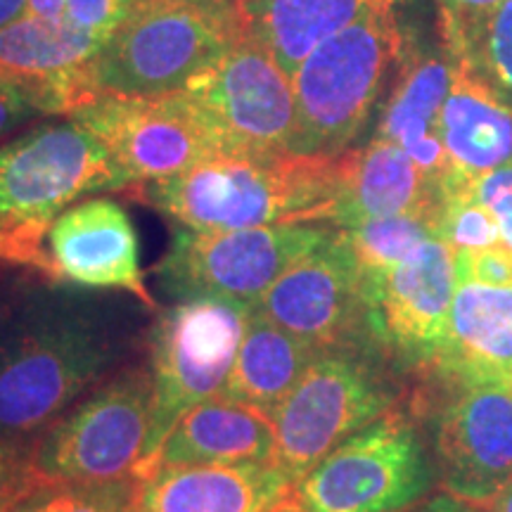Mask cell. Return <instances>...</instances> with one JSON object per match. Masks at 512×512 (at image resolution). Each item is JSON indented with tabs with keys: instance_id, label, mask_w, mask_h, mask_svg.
<instances>
[{
	"instance_id": "1",
	"label": "cell",
	"mask_w": 512,
	"mask_h": 512,
	"mask_svg": "<svg viewBox=\"0 0 512 512\" xmlns=\"http://www.w3.org/2000/svg\"><path fill=\"white\" fill-rule=\"evenodd\" d=\"M136 339L124 313L81 294H43L0 318V439L36 446L128 366Z\"/></svg>"
},
{
	"instance_id": "2",
	"label": "cell",
	"mask_w": 512,
	"mask_h": 512,
	"mask_svg": "<svg viewBox=\"0 0 512 512\" xmlns=\"http://www.w3.org/2000/svg\"><path fill=\"white\" fill-rule=\"evenodd\" d=\"M344 152L302 155H214L183 174L138 185L150 202L190 230H245L278 223L330 221Z\"/></svg>"
},
{
	"instance_id": "3",
	"label": "cell",
	"mask_w": 512,
	"mask_h": 512,
	"mask_svg": "<svg viewBox=\"0 0 512 512\" xmlns=\"http://www.w3.org/2000/svg\"><path fill=\"white\" fill-rule=\"evenodd\" d=\"M245 36L235 0H147L88 64L93 98L181 93Z\"/></svg>"
},
{
	"instance_id": "4",
	"label": "cell",
	"mask_w": 512,
	"mask_h": 512,
	"mask_svg": "<svg viewBox=\"0 0 512 512\" xmlns=\"http://www.w3.org/2000/svg\"><path fill=\"white\" fill-rule=\"evenodd\" d=\"M98 190H117L110 155L72 117L0 147V261L55 283L48 230L69 204Z\"/></svg>"
},
{
	"instance_id": "5",
	"label": "cell",
	"mask_w": 512,
	"mask_h": 512,
	"mask_svg": "<svg viewBox=\"0 0 512 512\" xmlns=\"http://www.w3.org/2000/svg\"><path fill=\"white\" fill-rule=\"evenodd\" d=\"M403 55L396 0H380L320 43L292 76L297 105L292 155H342L368 124Z\"/></svg>"
},
{
	"instance_id": "6",
	"label": "cell",
	"mask_w": 512,
	"mask_h": 512,
	"mask_svg": "<svg viewBox=\"0 0 512 512\" xmlns=\"http://www.w3.org/2000/svg\"><path fill=\"white\" fill-rule=\"evenodd\" d=\"M396 387L354 344L325 349L273 411L275 465L297 486L330 451L389 413Z\"/></svg>"
},
{
	"instance_id": "7",
	"label": "cell",
	"mask_w": 512,
	"mask_h": 512,
	"mask_svg": "<svg viewBox=\"0 0 512 512\" xmlns=\"http://www.w3.org/2000/svg\"><path fill=\"white\" fill-rule=\"evenodd\" d=\"M155 411L150 366L128 363L43 434L34 448L48 484H100L136 475Z\"/></svg>"
},
{
	"instance_id": "8",
	"label": "cell",
	"mask_w": 512,
	"mask_h": 512,
	"mask_svg": "<svg viewBox=\"0 0 512 512\" xmlns=\"http://www.w3.org/2000/svg\"><path fill=\"white\" fill-rule=\"evenodd\" d=\"M254 309L228 299H185L159 313L147 332L155 411L145 460L197 403L221 396ZM138 465V467H140Z\"/></svg>"
},
{
	"instance_id": "9",
	"label": "cell",
	"mask_w": 512,
	"mask_h": 512,
	"mask_svg": "<svg viewBox=\"0 0 512 512\" xmlns=\"http://www.w3.org/2000/svg\"><path fill=\"white\" fill-rule=\"evenodd\" d=\"M434 467L413 420L389 411L330 451L294 486L299 512H401L430 491Z\"/></svg>"
},
{
	"instance_id": "10",
	"label": "cell",
	"mask_w": 512,
	"mask_h": 512,
	"mask_svg": "<svg viewBox=\"0 0 512 512\" xmlns=\"http://www.w3.org/2000/svg\"><path fill=\"white\" fill-rule=\"evenodd\" d=\"M330 228L320 223H278L245 230L178 228L157 278L169 297L228 299L256 309L275 280L320 242Z\"/></svg>"
},
{
	"instance_id": "11",
	"label": "cell",
	"mask_w": 512,
	"mask_h": 512,
	"mask_svg": "<svg viewBox=\"0 0 512 512\" xmlns=\"http://www.w3.org/2000/svg\"><path fill=\"white\" fill-rule=\"evenodd\" d=\"M69 117L100 140L110 155L117 190L183 174L221 155V143L188 91L157 98H93Z\"/></svg>"
},
{
	"instance_id": "12",
	"label": "cell",
	"mask_w": 512,
	"mask_h": 512,
	"mask_svg": "<svg viewBox=\"0 0 512 512\" xmlns=\"http://www.w3.org/2000/svg\"><path fill=\"white\" fill-rule=\"evenodd\" d=\"M185 91L200 105L226 155H292V79L261 43L242 36Z\"/></svg>"
},
{
	"instance_id": "13",
	"label": "cell",
	"mask_w": 512,
	"mask_h": 512,
	"mask_svg": "<svg viewBox=\"0 0 512 512\" xmlns=\"http://www.w3.org/2000/svg\"><path fill=\"white\" fill-rule=\"evenodd\" d=\"M458 287L456 249L427 240L387 275L363 287L368 332L403 366L437 370Z\"/></svg>"
},
{
	"instance_id": "14",
	"label": "cell",
	"mask_w": 512,
	"mask_h": 512,
	"mask_svg": "<svg viewBox=\"0 0 512 512\" xmlns=\"http://www.w3.org/2000/svg\"><path fill=\"white\" fill-rule=\"evenodd\" d=\"M254 311L318 351L354 344L368 330L366 299L342 230L294 261Z\"/></svg>"
},
{
	"instance_id": "15",
	"label": "cell",
	"mask_w": 512,
	"mask_h": 512,
	"mask_svg": "<svg viewBox=\"0 0 512 512\" xmlns=\"http://www.w3.org/2000/svg\"><path fill=\"white\" fill-rule=\"evenodd\" d=\"M437 425L446 494L491 508L512 484V387L458 384Z\"/></svg>"
},
{
	"instance_id": "16",
	"label": "cell",
	"mask_w": 512,
	"mask_h": 512,
	"mask_svg": "<svg viewBox=\"0 0 512 512\" xmlns=\"http://www.w3.org/2000/svg\"><path fill=\"white\" fill-rule=\"evenodd\" d=\"M48 254L55 283L128 292L145 309H157L140 271L131 216L110 197H93L64 209L48 230Z\"/></svg>"
},
{
	"instance_id": "17",
	"label": "cell",
	"mask_w": 512,
	"mask_h": 512,
	"mask_svg": "<svg viewBox=\"0 0 512 512\" xmlns=\"http://www.w3.org/2000/svg\"><path fill=\"white\" fill-rule=\"evenodd\" d=\"M133 479V512H280L294 498L273 463L164 467Z\"/></svg>"
},
{
	"instance_id": "18",
	"label": "cell",
	"mask_w": 512,
	"mask_h": 512,
	"mask_svg": "<svg viewBox=\"0 0 512 512\" xmlns=\"http://www.w3.org/2000/svg\"><path fill=\"white\" fill-rule=\"evenodd\" d=\"M441 140L458 174L479 178L512 164V98L470 57H451Z\"/></svg>"
},
{
	"instance_id": "19",
	"label": "cell",
	"mask_w": 512,
	"mask_h": 512,
	"mask_svg": "<svg viewBox=\"0 0 512 512\" xmlns=\"http://www.w3.org/2000/svg\"><path fill=\"white\" fill-rule=\"evenodd\" d=\"M238 463L275 465L273 418L247 403L214 396L190 408L133 477H145L164 467Z\"/></svg>"
},
{
	"instance_id": "20",
	"label": "cell",
	"mask_w": 512,
	"mask_h": 512,
	"mask_svg": "<svg viewBox=\"0 0 512 512\" xmlns=\"http://www.w3.org/2000/svg\"><path fill=\"white\" fill-rule=\"evenodd\" d=\"M434 209H441V181L427 176L392 140L377 136L363 150L344 155L342 185L330 216L335 226Z\"/></svg>"
},
{
	"instance_id": "21",
	"label": "cell",
	"mask_w": 512,
	"mask_h": 512,
	"mask_svg": "<svg viewBox=\"0 0 512 512\" xmlns=\"http://www.w3.org/2000/svg\"><path fill=\"white\" fill-rule=\"evenodd\" d=\"M437 370L458 384L512 387V287L458 280Z\"/></svg>"
},
{
	"instance_id": "22",
	"label": "cell",
	"mask_w": 512,
	"mask_h": 512,
	"mask_svg": "<svg viewBox=\"0 0 512 512\" xmlns=\"http://www.w3.org/2000/svg\"><path fill=\"white\" fill-rule=\"evenodd\" d=\"M102 43V38L79 29L67 17L27 15L0 29V81L55 88L72 112L91 100L88 64L100 53Z\"/></svg>"
},
{
	"instance_id": "23",
	"label": "cell",
	"mask_w": 512,
	"mask_h": 512,
	"mask_svg": "<svg viewBox=\"0 0 512 512\" xmlns=\"http://www.w3.org/2000/svg\"><path fill=\"white\" fill-rule=\"evenodd\" d=\"M448 88H451V57L444 60L437 55H403L399 79L384 107L380 133H377L380 138L403 147L434 181H444L456 171L441 140V107Z\"/></svg>"
},
{
	"instance_id": "24",
	"label": "cell",
	"mask_w": 512,
	"mask_h": 512,
	"mask_svg": "<svg viewBox=\"0 0 512 512\" xmlns=\"http://www.w3.org/2000/svg\"><path fill=\"white\" fill-rule=\"evenodd\" d=\"M380 0H235L245 36L261 43L285 74H297L320 43Z\"/></svg>"
},
{
	"instance_id": "25",
	"label": "cell",
	"mask_w": 512,
	"mask_h": 512,
	"mask_svg": "<svg viewBox=\"0 0 512 512\" xmlns=\"http://www.w3.org/2000/svg\"><path fill=\"white\" fill-rule=\"evenodd\" d=\"M318 354L311 344L254 311L221 396L273 415Z\"/></svg>"
},
{
	"instance_id": "26",
	"label": "cell",
	"mask_w": 512,
	"mask_h": 512,
	"mask_svg": "<svg viewBox=\"0 0 512 512\" xmlns=\"http://www.w3.org/2000/svg\"><path fill=\"white\" fill-rule=\"evenodd\" d=\"M439 211L441 209L382 216V219H368L356 226L339 228L354 254L361 285H373L427 240L439 238Z\"/></svg>"
},
{
	"instance_id": "27",
	"label": "cell",
	"mask_w": 512,
	"mask_h": 512,
	"mask_svg": "<svg viewBox=\"0 0 512 512\" xmlns=\"http://www.w3.org/2000/svg\"><path fill=\"white\" fill-rule=\"evenodd\" d=\"M439 238L456 252H475L503 242L501 226L479 197L472 176L453 171L441 181Z\"/></svg>"
},
{
	"instance_id": "28",
	"label": "cell",
	"mask_w": 512,
	"mask_h": 512,
	"mask_svg": "<svg viewBox=\"0 0 512 512\" xmlns=\"http://www.w3.org/2000/svg\"><path fill=\"white\" fill-rule=\"evenodd\" d=\"M508 0H439L441 34L448 57L479 62L491 22Z\"/></svg>"
},
{
	"instance_id": "29",
	"label": "cell",
	"mask_w": 512,
	"mask_h": 512,
	"mask_svg": "<svg viewBox=\"0 0 512 512\" xmlns=\"http://www.w3.org/2000/svg\"><path fill=\"white\" fill-rule=\"evenodd\" d=\"M69 105L60 91L36 83L0 81V136L36 114H67Z\"/></svg>"
},
{
	"instance_id": "30",
	"label": "cell",
	"mask_w": 512,
	"mask_h": 512,
	"mask_svg": "<svg viewBox=\"0 0 512 512\" xmlns=\"http://www.w3.org/2000/svg\"><path fill=\"white\" fill-rule=\"evenodd\" d=\"M34 448L36 446L0 439V512L12 508L43 486H55L38 475Z\"/></svg>"
},
{
	"instance_id": "31",
	"label": "cell",
	"mask_w": 512,
	"mask_h": 512,
	"mask_svg": "<svg viewBox=\"0 0 512 512\" xmlns=\"http://www.w3.org/2000/svg\"><path fill=\"white\" fill-rule=\"evenodd\" d=\"M136 479L100 484H62L57 489V512H133Z\"/></svg>"
},
{
	"instance_id": "32",
	"label": "cell",
	"mask_w": 512,
	"mask_h": 512,
	"mask_svg": "<svg viewBox=\"0 0 512 512\" xmlns=\"http://www.w3.org/2000/svg\"><path fill=\"white\" fill-rule=\"evenodd\" d=\"M479 64L512 98V0L503 5L491 22Z\"/></svg>"
},
{
	"instance_id": "33",
	"label": "cell",
	"mask_w": 512,
	"mask_h": 512,
	"mask_svg": "<svg viewBox=\"0 0 512 512\" xmlns=\"http://www.w3.org/2000/svg\"><path fill=\"white\" fill-rule=\"evenodd\" d=\"M456 268L458 280L512 287V247L503 240L475 252H456Z\"/></svg>"
},
{
	"instance_id": "34",
	"label": "cell",
	"mask_w": 512,
	"mask_h": 512,
	"mask_svg": "<svg viewBox=\"0 0 512 512\" xmlns=\"http://www.w3.org/2000/svg\"><path fill=\"white\" fill-rule=\"evenodd\" d=\"M128 12L126 0H67V12L64 17L86 29L102 41H107Z\"/></svg>"
},
{
	"instance_id": "35",
	"label": "cell",
	"mask_w": 512,
	"mask_h": 512,
	"mask_svg": "<svg viewBox=\"0 0 512 512\" xmlns=\"http://www.w3.org/2000/svg\"><path fill=\"white\" fill-rule=\"evenodd\" d=\"M482 202L496 216L503 240L512 247V164L475 178Z\"/></svg>"
},
{
	"instance_id": "36",
	"label": "cell",
	"mask_w": 512,
	"mask_h": 512,
	"mask_svg": "<svg viewBox=\"0 0 512 512\" xmlns=\"http://www.w3.org/2000/svg\"><path fill=\"white\" fill-rule=\"evenodd\" d=\"M60 486H43L5 512H57V489Z\"/></svg>"
},
{
	"instance_id": "37",
	"label": "cell",
	"mask_w": 512,
	"mask_h": 512,
	"mask_svg": "<svg viewBox=\"0 0 512 512\" xmlns=\"http://www.w3.org/2000/svg\"><path fill=\"white\" fill-rule=\"evenodd\" d=\"M418 512H494V510L482 508V505L465 503V501H460V498H456V496L444 494V496L432 498V501L422 505Z\"/></svg>"
},
{
	"instance_id": "38",
	"label": "cell",
	"mask_w": 512,
	"mask_h": 512,
	"mask_svg": "<svg viewBox=\"0 0 512 512\" xmlns=\"http://www.w3.org/2000/svg\"><path fill=\"white\" fill-rule=\"evenodd\" d=\"M67 0H29V15L41 19H64Z\"/></svg>"
},
{
	"instance_id": "39",
	"label": "cell",
	"mask_w": 512,
	"mask_h": 512,
	"mask_svg": "<svg viewBox=\"0 0 512 512\" xmlns=\"http://www.w3.org/2000/svg\"><path fill=\"white\" fill-rule=\"evenodd\" d=\"M29 15V0H0V29Z\"/></svg>"
},
{
	"instance_id": "40",
	"label": "cell",
	"mask_w": 512,
	"mask_h": 512,
	"mask_svg": "<svg viewBox=\"0 0 512 512\" xmlns=\"http://www.w3.org/2000/svg\"><path fill=\"white\" fill-rule=\"evenodd\" d=\"M491 510H494V512H512V484L503 491L501 496L496 498L494 505H491Z\"/></svg>"
},
{
	"instance_id": "41",
	"label": "cell",
	"mask_w": 512,
	"mask_h": 512,
	"mask_svg": "<svg viewBox=\"0 0 512 512\" xmlns=\"http://www.w3.org/2000/svg\"><path fill=\"white\" fill-rule=\"evenodd\" d=\"M143 3H147V0H126L128 10H131V8H136V5H143Z\"/></svg>"
},
{
	"instance_id": "42",
	"label": "cell",
	"mask_w": 512,
	"mask_h": 512,
	"mask_svg": "<svg viewBox=\"0 0 512 512\" xmlns=\"http://www.w3.org/2000/svg\"><path fill=\"white\" fill-rule=\"evenodd\" d=\"M280 512H299V510H297V508H292V505H290V508H283Z\"/></svg>"
}]
</instances>
